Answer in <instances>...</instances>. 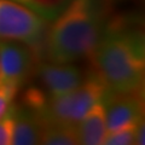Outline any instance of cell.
I'll list each match as a JSON object with an SVG mask.
<instances>
[{
    "instance_id": "obj_1",
    "label": "cell",
    "mask_w": 145,
    "mask_h": 145,
    "mask_svg": "<svg viewBox=\"0 0 145 145\" xmlns=\"http://www.w3.org/2000/svg\"><path fill=\"white\" fill-rule=\"evenodd\" d=\"M89 58L110 92H144L145 35L138 21L109 17Z\"/></svg>"
},
{
    "instance_id": "obj_2",
    "label": "cell",
    "mask_w": 145,
    "mask_h": 145,
    "mask_svg": "<svg viewBox=\"0 0 145 145\" xmlns=\"http://www.w3.org/2000/svg\"><path fill=\"white\" fill-rule=\"evenodd\" d=\"M108 20L106 0H70L48 25L45 56L58 63H76L89 58Z\"/></svg>"
},
{
    "instance_id": "obj_3",
    "label": "cell",
    "mask_w": 145,
    "mask_h": 145,
    "mask_svg": "<svg viewBox=\"0 0 145 145\" xmlns=\"http://www.w3.org/2000/svg\"><path fill=\"white\" fill-rule=\"evenodd\" d=\"M108 93V86L92 68L76 88L62 96L46 98L36 114L42 126H76L94 104L103 101Z\"/></svg>"
},
{
    "instance_id": "obj_4",
    "label": "cell",
    "mask_w": 145,
    "mask_h": 145,
    "mask_svg": "<svg viewBox=\"0 0 145 145\" xmlns=\"http://www.w3.org/2000/svg\"><path fill=\"white\" fill-rule=\"evenodd\" d=\"M48 23L13 0H0V41L25 44L40 56L44 52Z\"/></svg>"
},
{
    "instance_id": "obj_5",
    "label": "cell",
    "mask_w": 145,
    "mask_h": 145,
    "mask_svg": "<svg viewBox=\"0 0 145 145\" xmlns=\"http://www.w3.org/2000/svg\"><path fill=\"white\" fill-rule=\"evenodd\" d=\"M28 45L18 41H0V87L11 86L20 91L33 76L39 59Z\"/></svg>"
},
{
    "instance_id": "obj_6",
    "label": "cell",
    "mask_w": 145,
    "mask_h": 145,
    "mask_svg": "<svg viewBox=\"0 0 145 145\" xmlns=\"http://www.w3.org/2000/svg\"><path fill=\"white\" fill-rule=\"evenodd\" d=\"M86 72L76 63L38 61L34 68L36 86L46 98L58 97L70 92L82 82Z\"/></svg>"
},
{
    "instance_id": "obj_7",
    "label": "cell",
    "mask_w": 145,
    "mask_h": 145,
    "mask_svg": "<svg viewBox=\"0 0 145 145\" xmlns=\"http://www.w3.org/2000/svg\"><path fill=\"white\" fill-rule=\"evenodd\" d=\"M108 133L144 120V92L112 93L105 97Z\"/></svg>"
},
{
    "instance_id": "obj_8",
    "label": "cell",
    "mask_w": 145,
    "mask_h": 145,
    "mask_svg": "<svg viewBox=\"0 0 145 145\" xmlns=\"http://www.w3.org/2000/svg\"><path fill=\"white\" fill-rule=\"evenodd\" d=\"M13 117V140L12 145H36L40 144L42 123L39 115L24 105L23 103L11 104Z\"/></svg>"
},
{
    "instance_id": "obj_9",
    "label": "cell",
    "mask_w": 145,
    "mask_h": 145,
    "mask_svg": "<svg viewBox=\"0 0 145 145\" xmlns=\"http://www.w3.org/2000/svg\"><path fill=\"white\" fill-rule=\"evenodd\" d=\"M75 131L76 137H78V144L103 145L108 133L105 98L94 104L92 109L76 123Z\"/></svg>"
},
{
    "instance_id": "obj_10",
    "label": "cell",
    "mask_w": 145,
    "mask_h": 145,
    "mask_svg": "<svg viewBox=\"0 0 145 145\" xmlns=\"http://www.w3.org/2000/svg\"><path fill=\"white\" fill-rule=\"evenodd\" d=\"M40 144L76 145L78 144V137H76L75 126H63V125L42 126Z\"/></svg>"
},
{
    "instance_id": "obj_11",
    "label": "cell",
    "mask_w": 145,
    "mask_h": 145,
    "mask_svg": "<svg viewBox=\"0 0 145 145\" xmlns=\"http://www.w3.org/2000/svg\"><path fill=\"white\" fill-rule=\"evenodd\" d=\"M36 15L51 22L64 10L70 0H13Z\"/></svg>"
},
{
    "instance_id": "obj_12",
    "label": "cell",
    "mask_w": 145,
    "mask_h": 145,
    "mask_svg": "<svg viewBox=\"0 0 145 145\" xmlns=\"http://www.w3.org/2000/svg\"><path fill=\"white\" fill-rule=\"evenodd\" d=\"M142 121H144V120H142ZM142 121L123 126L116 131L106 133V137L104 139L103 145H131V144H134L135 132H137V128Z\"/></svg>"
},
{
    "instance_id": "obj_13",
    "label": "cell",
    "mask_w": 145,
    "mask_h": 145,
    "mask_svg": "<svg viewBox=\"0 0 145 145\" xmlns=\"http://www.w3.org/2000/svg\"><path fill=\"white\" fill-rule=\"evenodd\" d=\"M11 106V105H10ZM13 140V117L11 108L0 117V145H12Z\"/></svg>"
},
{
    "instance_id": "obj_14",
    "label": "cell",
    "mask_w": 145,
    "mask_h": 145,
    "mask_svg": "<svg viewBox=\"0 0 145 145\" xmlns=\"http://www.w3.org/2000/svg\"><path fill=\"white\" fill-rule=\"evenodd\" d=\"M18 89L11 86H1L0 87V117H1L7 109L10 108L13 99H15Z\"/></svg>"
},
{
    "instance_id": "obj_15",
    "label": "cell",
    "mask_w": 145,
    "mask_h": 145,
    "mask_svg": "<svg viewBox=\"0 0 145 145\" xmlns=\"http://www.w3.org/2000/svg\"><path fill=\"white\" fill-rule=\"evenodd\" d=\"M134 144H137V145H143L144 144V121L140 122L139 126H138V128H137Z\"/></svg>"
}]
</instances>
